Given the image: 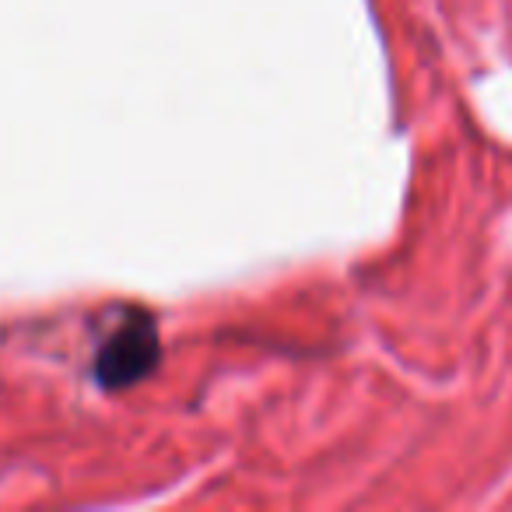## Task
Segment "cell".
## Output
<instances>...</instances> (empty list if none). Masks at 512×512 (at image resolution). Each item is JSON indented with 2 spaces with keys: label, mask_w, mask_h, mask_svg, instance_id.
Masks as SVG:
<instances>
[{
  "label": "cell",
  "mask_w": 512,
  "mask_h": 512,
  "mask_svg": "<svg viewBox=\"0 0 512 512\" xmlns=\"http://www.w3.org/2000/svg\"><path fill=\"white\" fill-rule=\"evenodd\" d=\"M158 362V334L155 323L148 316H134L127 320L113 337L106 341V348L99 351L95 362V376L109 390H127L137 379H144Z\"/></svg>",
  "instance_id": "cell-1"
}]
</instances>
